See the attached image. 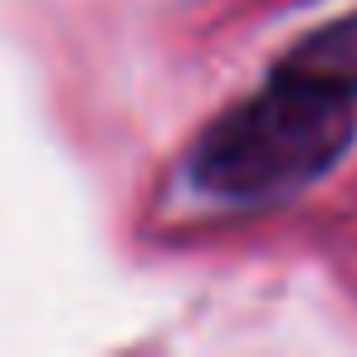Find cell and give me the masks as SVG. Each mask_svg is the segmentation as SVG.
Wrapping results in <instances>:
<instances>
[{"label": "cell", "instance_id": "6da1fadb", "mask_svg": "<svg viewBox=\"0 0 357 357\" xmlns=\"http://www.w3.org/2000/svg\"><path fill=\"white\" fill-rule=\"evenodd\" d=\"M357 137V98L274 64L269 79L215 113L186 152V181L215 206H279L318 186Z\"/></svg>", "mask_w": 357, "mask_h": 357}, {"label": "cell", "instance_id": "7a4b0ae2", "mask_svg": "<svg viewBox=\"0 0 357 357\" xmlns=\"http://www.w3.org/2000/svg\"><path fill=\"white\" fill-rule=\"evenodd\" d=\"M279 64H289L298 74H313V79L357 98V10H347V15L308 30L303 40H294V50Z\"/></svg>", "mask_w": 357, "mask_h": 357}]
</instances>
